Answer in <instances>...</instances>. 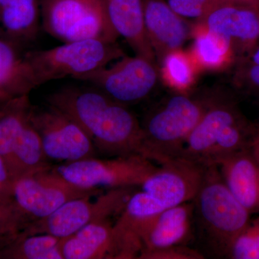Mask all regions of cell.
<instances>
[{
	"label": "cell",
	"instance_id": "obj_1",
	"mask_svg": "<svg viewBox=\"0 0 259 259\" xmlns=\"http://www.w3.org/2000/svg\"><path fill=\"white\" fill-rule=\"evenodd\" d=\"M47 102L74 120L97 151L110 157L141 155V124L127 106L95 87H63Z\"/></svg>",
	"mask_w": 259,
	"mask_h": 259
},
{
	"label": "cell",
	"instance_id": "obj_2",
	"mask_svg": "<svg viewBox=\"0 0 259 259\" xmlns=\"http://www.w3.org/2000/svg\"><path fill=\"white\" fill-rule=\"evenodd\" d=\"M255 127L236 102L214 96L180 157L204 167L218 166L232 155L250 148Z\"/></svg>",
	"mask_w": 259,
	"mask_h": 259
},
{
	"label": "cell",
	"instance_id": "obj_3",
	"mask_svg": "<svg viewBox=\"0 0 259 259\" xmlns=\"http://www.w3.org/2000/svg\"><path fill=\"white\" fill-rule=\"evenodd\" d=\"M192 202L194 226L204 248L212 254L227 256L233 241L250 222V213L231 193L217 166L206 168Z\"/></svg>",
	"mask_w": 259,
	"mask_h": 259
},
{
	"label": "cell",
	"instance_id": "obj_4",
	"mask_svg": "<svg viewBox=\"0 0 259 259\" xmlns=\"http://www.w3.org/2000/svg\"><path fill=\"white\" fill-rule=\"evenodd\" d=\"M214 97L200 98L179 93L151 110L141 123V155L158 164L180 157Z\"/></svg>",
	"mask_w": 259,
	"mask_h": 259
},
{
	"label": "cell",
	"instance_id": "obj_5",
	"mask_svg": "<svg viewBox=\"0 0 259 259\" xmlns=\"http://www.w3.org/2000/svg\"><path fill=\"white\" fill-rule=\"evenodd\" d=\"M101 189H84L72 185L51 168L25 175L15 181L13 198L2 212L3 233H21L30 223L50 215L73 199L101 194Z\"/></svg>",
	"mask_w": 259,
	"mask_h": 259
},
{
	"label": "cell",
	"instance_id": "obj_6",
	"mask_svg": "<svg viewBox=\"0 0 259 259\" xmlns=\"http://www.w3.org/2000/svg\"><path fill=\"white\" fill-rule=\"evenodd\" d=\"M125 55L117 41L88 39L33 51L24 59L32 85L36 88L53 80L66 77L82 81Z\"/></svg>",
	"mask_w": 259,
	"mask_h": 259
},
{
	"label": "cell",
	"instance_id": "obj_7",
	"mask_svg": "<svg viewBox=\"0 0 259 259\" xmlns=\"http://www.w3.org/2000/svg\"><path fill=\"white\" fill-rule=\"evenodd\" d=\"M28 95L5 102L0 108V156L10 177H20L52 168L32 120Z\"/></svg>",
	"mask_w": 259,
	"mask_h": 259
},
{
	"label": "cell",
	"instance_id": "obj_8",
	"mask_svg": "<svg viewBox=\"0 0 259 259\" xmlns=\"http://www.w3.org/2000/svg\"><path fill=\"white\" fill-rule=\"evenodd\" d=\"M40 7L42 29L60 41H117L102 0H40Z\"/></svg>",
	"mask_w": 259,
	"mask_h": 259
},
{
	"label": "cell",
	"instance_id": "obj_9",
	"mask_svg": "<svg viewBox=\"0 0 259 259\" xmlns=\"http://www.w3.org/2000/svg\"><path fill=\"white\" fill-rule=\"evenodd\" d=\"M158 168L141 154L116 156L109 159L95 157L64 163L54 168L63 178L81 188L109 190L141 186Z\"/></svg>",
	"mask_w": 259,
	"mask_h": 259
},
{
	"label": "cell",
	"instance_id": "obj_10",
	"mask_svg": "<svg viewBox=\"0 0 259 259\" xmlns=\"http://www.w3.org/2000/svg\"><path fill=\"white\" fill-rule=\"evenodd\" d=\"M130 188L109 190L106 193L79 197L65 202L50 215L30 223L20 234H49L62 238L74 234L90 223L109 219L121 212L131 197Z\"/></svg>",
	"mask_w": 259,
	"mask_h": 259
},
{
	"label": "cell",
	"instance_id": "obj_11",
	"mask_svg": "<svg viewBox=\"0 0 259 259\" xmlns=\"http://www.w3.org/2000/svg\"><path fill=\"white\" fill-rule=\"evenodd\" d=\"M160 78L157 64L136 55H125L111 66L90 74L88 81L115 101L127 106L149 96Z\"/></svg>",
	"mask_w": 259,
	"mask_h": 259
},
{
	"label": "cell",
	"instance_id": "obj_12",
	"mask_svg": "<svg viewBox=\"0 0 259 259\" xmlns=\"http://www.w3.org/2000/svg\"><path fill=\"white\" fill-rule=\"evenodd\" d=\"M32 120L48 159L69 163L95 157L96 148L84 131L56 107H32Z\"/></svg>",
	"mask_w": 259,
	"mask_h": 259
},
{
	"label": "cell",
	"instance_id": "obj_13",
	"mask_svg": "<svg viewBox=\"0 0 259 259\" xmlns=\"http://www.w3.org/2000/svg\"><path fill=\"white\" fill-rule=\"evenodd\" d=\"M160 165L141 185L143 191L166 208L193 200L207 167L182 157Z\"/></svg>",
	"mask_w": 259,
	"mask_h": 259
},
{
	"label": "cell",
	"instance_id": "obj_14",
	"mask_svg": "<svg viewBox=\"0 0 259 259\" xmlns=\"http://www.w3.org/2000/svg\"><path fill=\"white\" fill-rule=\"evenodd\" d=\"M209 31L222 37L238 58L257 47L259 39V6L226 3L213 10L202 21Z\"/></svg>",
	"mask_w": 259,
	"mask_h": 259
},
{
	"label": "cell",
	"instance_id": "obj_15",
	"mask_svg": "<svg viewBox=\"0 0 259 259\" xmlns=\"http://www.w3.org/2000/svg\"><path fill=\"white\" fill-rule=\"evenodd\" d=\"M193 229L192 201L167 207L141 225L139 230L143 246L141 253L185 245L190 241Z\"/></svg>",
	"mask_w": 259,
	"mask_h": 259
},
{
	"label": "cell",
	"instance_id": "obj_16",
	"mask_svg": "<svg viewBox=\"0 0 259 259\" xmlns=\"http://www.w3.org/2000/svg\"><path fill=\"white\" fill-rule=\"evenodd\" d=\"M143 3L146 33L158 63L171 51L182 49L192 26L163 0H143Z\"/></svg>",
	"mask_w": 259,
	"mask_h": 259
},
{
	"label": "cell",
	"instance_id": "obj_17",
	"mask_svg": "<svg viewBox=\"0 0 259 259\" xmlns=\"http://www.w3.org/2000/svg\"><path fill=\"white\" fill-rule=\"evenodd\" d=\"M64 259H122L120 237L110 218L90 223L61 239Z\"/></svg>",
	"mask_w": 259,
	"mask_h": 259
},
{
	"label": "cell",
	"instance_id": "obj_18",
	"mask_svg": "<svg viewBox=\"0 0 259 259\" xmlns=\"http://www.w3.org/2000/svg\"><path fill=\"white\" fill-rule=\"evenodd\" d=\"M102 3L117 36L127 42L136 55L156 63L145 27L143 0H102Z\"/></svg>",
	"mask_w": 259,
	"mask_h": 259
},
{
	"label": "cell",
	"instance_id": "obj_19",
	"mask_svg": "<svg viewBox=\"0 0 259 259\" xmlns=\"http://www.w3.org/2000/svg\"><path fill=\"white\" fill-rule=\"evenodd\" d=\"M233 195L250 213L259 211V165L250 148L223 160L217 166Z\"/></svg>",
	"mask_w": 259,
	"mask_h": 259
},
{
	"label": "cell",
	"instance_id": "obj_20",
	"mask_svg": "<svg viewBox=\"0 0 259 259\" xmlns=\"http://www.w3.org/2000/svg\"><path fill=\"white\" fill-rule=\"evenodd\" d=\"M193 42L190 52L199 70L223 71L234 64L236 56L228 42L202 24L192 27Z\"/></svg>",
	"mask_w": 259,
	"mask_h": 259
},
{
	"label": "cell",
	"instance_id": "obj_21",
	"mask_svg": "<svg viewBox=\"0 0 259 259\" xmlns=\"http://www.w3.org/2000/svg\"><path fill=\"white\" fill-rule=\"evenodd\" d=\"M61 239L49 234H16L0 242V258L64 259Z\"/></svg>",
	"mask_w": 259,
	"mask_h": 259
},
{
	"label": "cell",
	"instance_id": "obj_22",
	"mask_svg": "<svg viewBox=\"0 0 259 259\" xmlns=\"http://www.w3.org/2000/svg\"><path fill=\"white\" fill-rule=\"evenodd\" d=\"M3 28L12 36L33 40L40 29V0H8L0 8Z\"/></svg>",
	"mask_w": 259,
	"mask_h": 259
},
{
	"label": "cell",
	"instance_id": "obj_23",
	"mask_svg": "<svg viewBox=\"0 0 259 259\" xmlns=\"http://www.w3.org/2000/svg\"><path fill=\"white\" fill-rule=\"evenodd\" d=\"M160 77L169 88L185 93L196 82L199 71L189 51H171L157 63Z\"/></svg>",
	"mask_w": 259,
	"mask_h": 259
},
{
	"label": "cell",
	"instance_id": "obj_24",
	"mask_svg": "<svg viewBox=\"0 0 259 259\" xmlns=\"http://www.w3.org/2000/svg\"><path fill=\"white\" fill-rule=\"evenodd\" d=\"M233 83L242 91L259 97V47L235 62Z\"/></svg>",
	"mask_w": 259,
	"mask_h": 259
},
{
	"label": "cell",
	"instance_id": "obj_25",
	"mask_svg": "<svg viewBox=\"0 0 259 259\" xmlns=\"http://www.w3.org/2000/svg\"><path fill=\"white\" fill-rule=\"evenodd\" d=\"M227 256L234 259H259V218L248 223L238 235Z\"/></svg>",
	"mask_w": 259,
	"mask_h": 259
},
{
	"label": "cell",
	"instance_id": "obj_26",
	"mask_svg": "<svg viewBox=\"0 0 259 259\" xmlns=\"http://www.w3.org/2000/svg\"><path fill=\"white\" fill-rule=\"evenodd\" d=\"M228 3L226 0H166L175 13L186 19L202 21L218 7Z\"/></svg>",
	"mask_w": 259,
	"mask_h": 259
},
{
	"label": "cell",
	"instance_id": "obj_27",
	"mask_svg": "<svg viewBox=\"0 0 259 259\" xmlns=\"http://www.w3.org/2000/svg\"><path fill=\"white\" fill-rule=\"evenodd\" d=\"M141 259H201L204 255L200 250L189 248L185 245H175L152 251L142 252Z\"/></svg>",
	"mask_w": 259,
	"mask_h": 259
},
{
	"label": "cell",
	"instance_id": "obj_28",
	"mask_svg": "<svg viewBox=\"0 0 259 259\" xmlns=\"http://www.w3.org/2000/svg\"><path fill=\"white\" fill-rule=\"evenodd\" d=\"M14 181L10 177L4 160L0 156V209L5 210L13 198Z\"/></svg>",
	"mask_w": 259,
	"mask_h": 259
},
{
	"label": "cell",
	"instance_id": "obj_29",
	"mask_svg": "<svg viewBox=\"0 0 259 259\" xmlns=\"http://www.w3.org/2000/svg\"><path fill=\"white\" fill-rule=\"evenodd\" d=\"M250 150L259 165V122L255 123L254 134L252 139Z\"/></svg>",
	"mask_w": 259,
	"mask_h": 259
},
{
	"label": "cell",
	"instance_id": "obj_30",
	"mask_svg": "<svg viewBox=\"0 0 259 259\" xmlns=\"http://www.w3.org/2000/svg\"><path fill=\"white\" fill-rule=\"evenodd\" d=\"M228 3H245V4H251L259 5V0H226Z\"/></svg>",
	"mask_w": 259,
	"mask_h": 259
},
{
	"label": "cell",
	"instance_id": "obj_31",
	"mask_svg": "<svg viewBox=\"0 0 259 259\" xmlns=\"http://www.w3.org/2000/svg\"><path fill=\"white\" fill-rule=\"evenodd\" d=\"M7 2H8V0H0V8L4 6L6 4Z\"/></svg>",
	"mask_w": 259,
	"mask_h": 259
},
{
	"label": "cell",
	"instance_id": "obj_32",
	"mask_svg": "<svg viewBox=\"0 0 259 259\" xmlns=\"http://www.w3.org/2000/svg\"><path fill=\"white\" fill-rule=\"evenodd\" d=\"M1 214H2V211H1V209H0V217H1Z\"/></svg>",
	"mask_w": 259,
	"mask_h": 259
},
{
	"label": "cell",
	"instance_id": "obj_33",
	"mask_svg": "<svg viewBox=\"0 0 259 259\" xmlns=\"http://www.w3.org/2000/svg\"><path fill=\"white\" fill-rule=\"evenodd\" d=\"M1 236H2V233H1V232H0V238H1Z\"/></svg>",
	"mask_w": 259,
	"mask_h": 259
}]
</instances>
